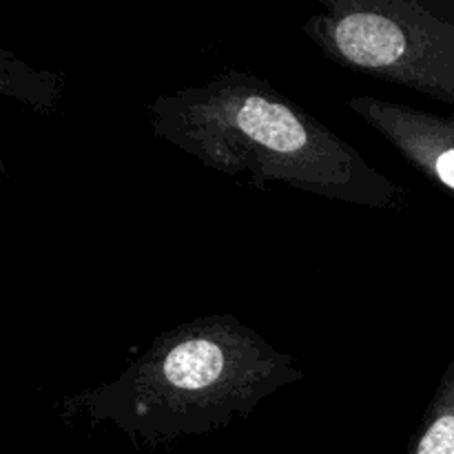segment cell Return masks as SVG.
Wrapping results in <instances>:
<instances>
[{
	"instance_id": "obj_1",
	"label": "cell",
	"mask_w": 454,
	"mask_h": 454,
	"mask_svg": "<svg viewBox=\"0 0 454 454\" xmlns=\"http://www.w3.org/2000/svg\"><path fill=\"white\" fill-rule=\"evenodd\" d=\"M153 136L224 176L368 208H399L406 191L353 145L266 80L224 69L146 105Z\"/></svg>"
},
{
	"instance_id": "obj_2",
	"label": "cell",
	"mask_w": 454,
	"mask_h": 454,
	"mask_svg": "<svg viewBox=\"0 0 454 454\" xmlns=\"http://www.w3.org/2000/svg\"><path fill=\"white\" fill-rule=\"evenodd\" d=\"M300 380L293 355L235 315H207L164 331L114 381L69 395L58 411L160 443L226 428Z\"/></svg>"
},
{
	"instance_id": "obj_3",
	"label": "cell",
	"mask_w": 454,
	"mask_h": 454,
	"mask_svg": "<svg viewBox=\"0 0 454 454\" xmlns=\"http://www.w3.org/2000/svg\"><path fill=\"white\" fill-rule=\"evenodd\" d=\"M301 31L335 65L454 109V0H326Z\"/></svg>"
},
{
	"instance_id": "obj_4",
	"label": "cell",
	"mask_w": 454,
	"mask_h": 454,
	"mask_svg": "<svg viewBox=\"0 0 454 454\" xmlns=\"http://www.w3.org/2000/svg\"><path fill=\"white\" fill-rule=\"evenodd\" d=\"M348 106L426 180L454 193V118L372 96L353 98Z\"/></svg>"
},
{
	"instance_id": "obj_5",
	"label": "cell",
	"mask_w": 454,
	"mask_h": 454,
	"mask_svg": "<svg viewBox=\"0 0 454 454\" xmlns=\"http://www.w3.org/2000/svg\"><path fill=\"white\" fill-rule=\"evenodd\" d=\"M406 454H454V357L443 371Z\"/></svg>"
},
{
	"instance_id": "obj_6",
	"label": "cell",
	"mask_w": 454,
	"mask_h": 454,
	"mask_svg": "<svg viewBox=\"0 0 454 454\" xmlns=\"http://www.w3.org/2000/svg\"><path fill=\"white\" fill-rule=\"evenodd\" d=\"M3 60V82H0V91L4 96H13L20 102H27L29 106L40 111L56 109L58 100L62 96V78L51 71H35L27 67L25 62L13 58L9 51H3L0 56Z\"/></svg>"
}]
</instances>
